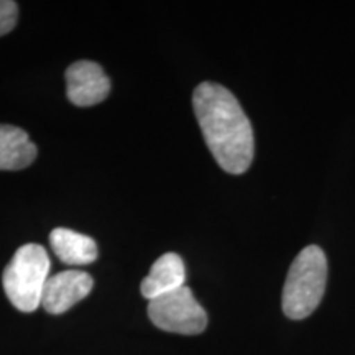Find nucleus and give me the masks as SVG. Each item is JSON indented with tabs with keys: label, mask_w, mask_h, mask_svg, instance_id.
<instances>
[{
	"label": "nucleus",
	"mask_w": 355,
	"mask_h": 355,
	"mask_svg": "<svg viewBox=\"0 0 355 355\" xmlns=\"http://www.w3.org/2000/svg\"><path fill=\"white\" fill-rule=\"evenodd\" d=\"M193 105L201 132L217 165L230 175H242L254 162L252 123L229 89L201 83L194 89Z\"/></svg>",
	"instance_id": "f257e3e1"
},
{
	"label": "nucleus",
	"mask_w": 355,
	"mask_h": 355,
	"mask_svg": "<svg viewBox=\"0 0 355 355\" xmlns=\"http://www.w3.org/2000/svg\"><path fill=\"white\" fill-rule=\"evenodd\" d=\"M327 283V257L318 245H309L293 260L283 286L282 306L293 321L311 316L322 301Z\"/></svg>",
	"instance_id": "f03ea898"
},
{
	"label": "nucleus",
	"mask_w": 355,
	"mask_h": 355,
	"mask_svg": "<svg viewBox=\"0 0 355 355\" xmlns=\"http://www.w3.org/2000/svg\"><path fill=\"white\" fill-rule=\"evenodd\" d=\"M50 266V257L38 243L20 247L6 266L2 277L3 290L8 301L21 313H33L42 306Z\"/></svg>",
	"instance_id": "7ed1b4c3"
},
{
	"label": "nucleus",
	"mask_w": 355,
	"mask_h": 355,
	"mask_svg": "<svg viewBox=\"0 0 355 355\" xmlns=\"http://www.w3.org/2000/svg\"><path fill=\"white\" fill-rule=\"evenodd\" d=\"M148 316L158 329L183 336H196L207 327V314L188 286L152 300Z\"/></svg>",
	"instance_id": "20e7f679"
},
{
	"label": "nucleus",
	"mask_w": 355,
	"mask_h": 355,
	"mask_svg": "<svg viewBox=\"0 0 355 355\" xmlns=\"http://www.w3.org/2000/svg\"><path fill=\"white\" fill-rule=\"evenodd\" d=\"M68 99L78 107H91L109 96L110 79L92 61H78L66 69Z\"/></svg>",
	"instance_id": "39448f33"
},
{
	"label": "nucleus",
	"mask_w": 355,
	"mask_h": 355,
	"mask_svg": "<svg viewBox=\"0 0 355 355\" xmlns=\"http://www.w3.org/2000/svg\"><path fill=\"white\" fill-rule=\"evenodd\" d=\"M94 286V279L83 270H64L48 278L42 306L50 314H63L86 298Z\"/></svg>",
	"instance_id": "423d86ee"
},
{
	"label": "nucleus",
	"mask_w": 355,
	"mask_h": 355,
	"mask_svg": "<svg viewBox=\"0 0 355 355\" xmlns=\"http://www.w3.org/2000/svg\"><path fill=\"white\" fill-rule=\"evenodd\" d=\"M186 270L181 257L178 254H165L155 261L140 285L141 295L152 301L184 286Z\"/></svg>",
	"instance_id": "0eeeda50"
},
{
	"label": "nucleus",
	"mask_w": 355,
	"mask_h": 355,
	"mask_svg": "<svg viewBox=\"0 0 355 355\" xmlns=\"http://www.w3.org/2000/svg\"><path fill=\"white\" fill-rule=\"evenodd\" d=\"M37 153V145L30 141L28 133L15 125L0 123V170H24L35 162Z\"/></svg>",
	"instance_id": "6e6552de"
},
{
	"label": "nucleus",
	"mask_w": 355,
	"mask_h": 355,
	"mask_svg": "<svg viewBox=\"0 0 355 355\" xmlns=\"http://www.w3.org/2000/svg\"><path fill=\"white\" fill-rule=\"evenodd\" d=\"M50 243L55 255L66 265H87L97 259L94 239L71 229L58 227L51 230Z\"/></svg>",
	"instance_id": "1a4fd4ad"
},
{
	"label": "nucleus",
	"mask_w": 355,
	"mask_h": 355,
	"mask_svg": "<svg viewBox=\"0 0 355 355\" xmlns=\"http://www.w3.org/2000/svg\"><path fill=\"white\" fill-rule=\"evenodd\" d=\"M19 19V6L12 0H0V37L12 32Z\"/></svg>",
	"instance_id": "9d476101"
}]
</instances>
